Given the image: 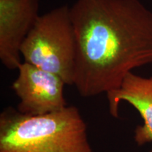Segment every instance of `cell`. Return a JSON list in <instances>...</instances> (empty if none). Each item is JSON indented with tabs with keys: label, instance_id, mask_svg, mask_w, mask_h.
<instances>
[{
	"label": "cell",
	"instance_id": "1",
	"mask_svg": "<svg viewBox=\"0 0 152 152\" xmlns=\"http://www.w3.org/2000/svg\"><path fill=\"white\" fill-rule=\"evenodd\" d=\"M70 11L81 96L117 90L133 70L152 64V11L140 0H76Z\"/></svg>",
	"mask_w": 152,
	"mask_h": 152
},
{
	"label": "cell",
	"instance_id": "2",
	"mask_svg": "<svg viewBox=\"0 0 152 152\" xmlns=\"http://www.w3.org/2000/svg\"><path fill=\"white\" fill-rule=\"evenodd\" d=\"M0 152H92L76 106L30 115L8 107L0 115Z\"/></svg>",
	"mask_w": 152,
	"mask_h": 152
},
{
	"label": "cell",
	"instance_id": "3",
	"mask_svg": "<svg viewBox=\"0 0 152 152\" xmlns=\"http://www.w3.org/2000/svg\"><path fill=\"white\" fill-rule=\"evenodd\" d=\"M23 61L58 75L73 85L75 30L70 7L62 5L39 15L20 49Z\"/></svg>",
	"mask_w": 152,
	"mask_h": 152
},
{
	"label": "cell",
	"instance_id": "4",
	"mask_svg": "<svg viewBox=\"0 0 152 152\" xmlns=\"http://www.w3.org/2000/svg\"><path fill=\"white\" fill-rule=\"evenodd\" d=\"M12 89L20 99L17 110L30 115H44L67 106L61 77L23 61Z\"/></svg>",
	"mask_w": 152,
	"mask_h": 152
},
{
	"label": "cell",
	"instance_id": "5",
	"mask_svg": "<svg viewBox=\"0 0 152 152\" xmlns=\"http://www.w3.org/2000/svg\"><path fill=\"white\" fill-rule=\"evenodd\" d=\"M40 0H0V60L9 70L22 64L23 43L39 17Z\"/></svg>",
	"mask_w": 152,
	"mask_h": 152
},
{
	"label": "cell",
	"instance_id": "6",
	"mask_svg": "<svg viewBox=\"0 0 152 152\" xmlns=\"http://www.w3.org/2000/svg\"><path fill=\"white\" fill-rule=\"evenodd\" d=\"M109 113L118 118V106L126 102L137 110L143 125L134 130V141L138 146L152 142V77H142L132 72L128 73L117 90L106 94ZM152 152V149L151 151Z\"/></svg>",
	"mask_w": 152,
	"mask_h": 152
}]
</instances>
